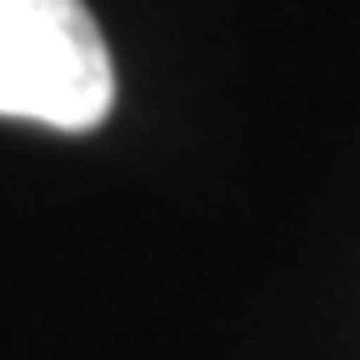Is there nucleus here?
<instances>
[{
    "mask_svg": "<svg viewBox=\"0 0 360 360\" xmlns=\"http://www.w3.org/2000/svg\"><path fill=\"white\" fill-rule=\"evenodd\" d=\"M110 105L115 65L80 0H0V115L96 130Z\"/></svg>",
    "mask_w": 360,
    "mask_h": 360,
    "instance_id": "obj_1",
    "label": "nucleus"
}]
</instances>
